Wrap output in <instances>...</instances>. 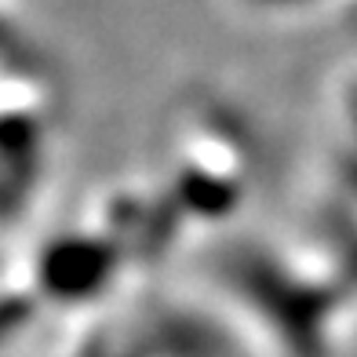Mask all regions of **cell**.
I'll use <instances>...</instances> for the list:
<instances>
[{
    "mask_svg": "<svg viewBox=\"0 0 357 357\" xmlns=\"http://www.w3.org/2000/svg\"><path fill=\"white\" fill-rule=\"evenodd\" d=\"M248 15L278 26H314L357 19V0H234Z\"/></svg>",
    "mask_w": 357,
    "mask_h": 357,
    "instance_id": "cell-2",
    "label": "cell"
},
{
    "mask_svg": "<svg viewBox=\"0 0 357 357\" xmlns=\"http://www.w3.org/2000/svg\"><path fill=\"white\" fill-rule=\"evenodd\" d=\"M172 186H165L175 212H197V219H226L245 197L252 178V139L245 124L212 99H193L175 113L172 135Z\"/></svg>",
    "mask_w": 357,
    "mask_h": 357,
    "instance_id": "cell-1",
    "label": "cell"
}]
</instances>
